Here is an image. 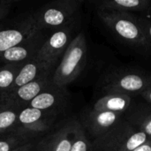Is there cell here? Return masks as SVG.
Wrapping results in <instances>:
<instances>
[{
    "mask_svg": "<svg viewBox=\"0 0 151 151\" xmlns=\"http://www.w3.org/2000/svg\"><path fill=\"white\" fill-rule=\"evenodd\" d=\"M34 151H45V149H44V146L41 140H39L35 145V150Z\"/></svg>",
    "mask_w": 151,
    "mask_h": 151,
    "instance_id": "cell-27",
    "label": "cell"
},
{
    "mask_svg": "<svg viewBox=\"0 0 151 151\" xmlns=\"http://www.w3.org/2000/svg\"><path fill=\"white\" fill-rule=\"evenodd\" d=\"M128 119L127 115L93 109L83 113L79 120L92 142L101 140L113 133Z\"/></svg>",
    "mask_w": 151,
    "mask_h": 151,
    "instance_id": "cell-6",
    "label": "cell"
},
{
    "mask_svg": "<svg viewBox=\"0 0 151 151\" xmlns=\"http://www.w3.org/2000/svg\"><path fill=\"white\" fill-rule=\"evenodd\" d=\"M37 140L36 141H34V142H31L29 143H27L25 145H22L17 149H15L14 150L12 151H34L35 150V145L37 143Z\"/></svg>",
    "mask_w": 151,
    "mask_h": 151,
    "instance_id": "cell-24",
    "label": "cell"
},
{
    "mask_svg": "<svg viewBox=\"0 0 151 151\" xmlns=\"http://www.w3.org/2000/svg\"><path fill=\"white\" fill-rule=\"evenodd\" d=\"M19 111L18 108L0 105V138L15 133Z\"/></svg>",
    "mask_w": 151,
    "mask_h": 151,
    "instance_id": "cell-18",
    "label": "cell"
},
{
    "mask_svg": "<svg viewBox=\"0 0 151 151\" xmlns=\"http://www.w3.org/2000/svg\"><path fill=\"white\" fill-rule=\"evenodd\" d=\"M54 71H55L54 69L48 67L47 65H45L44 64L37 60L35 58L22 65L13 84L12 85V87L9 88V90L6 93L12 92L17 89L18 88L23 85H26L47 73H54Z\"/></svg>",
    "mask_w": 151,
    "mask_h": 151,
    "instance_id": "cell-15",
    "label": "cell"
},
{
    "mask_svg": "<svg viewBox=\"0 0 151 151\" xmlns=\"http://www.w3.org/2000/svg\"><path fill=\"white\" fill-rule=\"evenodd\" d=\"M151 86V73L137 68H117L105 73L99 88L105 95L120 94L132 97L142 96Z\"/></svg>",
    "mask_w": 151,
    "mask_h": 151,
    "instance_id": "cell-2",
    "label": "cell"
},
{
    "mask_svg": "<svg viewBox=\"0 0 151 151\" xmlns=\"http://www.w3.org/2000/svg\"><path fill=\"white\" fill-rule=\"evenodd\" d=\"M141 96L143 97V99L147 102L148 104H150L151 105V86L146 90V91H144V92L142 94Z\"/></svg>",
    "mask_w": 151,
    "mask_h": 151,
    "instance_id": "cell-26",
    "label": "cell"
},
{
    "mask_svg": "<svg viewBox=\"0 0 151 151\" xmlns=\"http://www.w3.org/2000/svg\"><path fill=\"white\" fill-rule=\"evenodd\" d=\"M23 64L0 65V96L5 94L13 84Z\"/></svg>",
    "mask_w": 151,
    "mask_h": 151,
    "instance_id": "cell-19",
    "label": "cell"
},
{
    "mask_svg": "<svg viewBox=\"0 0 151 151\" xmlns=\"http://www.w3.org/2000/svg\"><path fill=\"white\" fill-rule=\"evenodd\" d=\"M130 122L134 125L137 129L144 133L151 139V105L140 106L136 105L134 110L127 115Z\"/></svg>",
    "mask_w": 151,
    "mask_h": 151,
    "instance_id": "cell-17",
    "label": "cell"
},
{
    "mask_svg": "<svg viewBox=\"0 0 151 151\" xmlns=\"http://www.w3.org/2000/svg\"><path fill=\"white\" fill-rule=\"evenodd\" d=\"M96 14L103 24L127 45L144 50L151 48L136 15L115 11H96Z\"/></svg>",
    "mask_w": 151,
    "mask_h": 151,
    "instance_id": "cell-3",
    "label": "cell"
},
{
    "mask_svg": "<svg viewBox=\"0 0 151 151\" xmlns=\"http://www.w3.org/2000/svg\"><path fill=\"white\" fill-rule=\"evenodd\" d=\"M149 140L144 133L127 119L111 134L92 142L95 151H132Z\"/></svg>",
    "mask_w": 151,
    "mask_h": 151,
    "instance_id": "cell-5",
    "label": "cell"
},
{
    "mask_svg": "<svg viewBox=\"0 0 151 151\" xmlns=\"http://www.w3.org/2000/svg\"><path fill=\"white\" fill-rule=\"evenodd\" d=\"M57 117L55 113L27 106L19 111L15 133L36 138L51 129Z\"/></svg>",
    "mask_w": 151,
    "mask_h": 151,
    "instance_id": "cell-8",
    "label": "cell"
},
{
    "mask_svg": "<svg viewBox=\"0 0 151 151\" xmlns=\"http://www.w3.org/2000/svg\"><path fill=\"white\" fill-rule=\"evenodd\" d=\"M96 11H115L120 12H147L151 0H104L95 3Z\"/></svg>",
    "mask_w": 151,
    "mask_h": 151,
    "instance_id": "cell-16",
    "label": "cell"
},
{
    "mask_svg": "<svg viewBox=\"0 0 151 151\" xmlns=\"http://www.w3.org/2000/svg\"><path fill=\"white\" fill-rule=\"evenodd\" d=\"M36 141L35 137L13 133L0 138V151H12L15 149Z\"/></svg>",
    "mask_w": 151,
    "mask_h": 151,
    "instance_id": "cell-20",
    "label": "cell"
},
{
    "mask_svg": "<svg viewBox=\"0 0 151 151\" xmlns=\"http://www.w3.org/2000/svg\"><path fill=\"white\" fill-rule=\"evenodd\" d=\"M80 0H56L45 4L30 14L41 31H56L79 22L81 9Z\"/></svg>",
    "mask_w": 151,
    "mask_h": 151,
    "instance_id": "cell-1",
    "label": "cell"
},
{
    "mask_svg": "<svg viewBox=\"0 0 151 151\" xmlns=\"http://www.w3.org/2000/svg\"><path fill=\"white\" fill-rule=\"evenodd\" d=\"M68 100L69 94L66 88H59L53 85L39 94L27 106L58 115L66 107Z\"/></svg>",
    "mask_w": 151,
    "mask_h": 151,
    "instance_id": "cell-12",
    "label": "cell"
},
{
    "mask_svg": "<svg viewBox=\"0 0 151 151\" xmlns=\"http://www.w3.org/2000/svg\"><path fill=\"white\" fill-rule=\"evenodd\" d=\"M132 151H151V139L146 142L144 144L139 146L138 148L133 150Z\"/></svg>",
    "mask_w": 151,
    "mask_h": 151,
    "instance_id": "cell-25",
    "label": "cell"
},
{
    "mask_svg": "<svg viewBox=\"0 0 151 151\" xmlns=\"http://www.w3.org/2000/svg\"><path fill=\"white\" fill-rule=\"evenodd\" d=\"M52 77L53 73H47L36 80L3 95L0 97V105L18 109L27 107L39 94L54 85Z\"/></svg>",
    "mask_w": 151,
    "mask_h": 151,
    "instance_id": "cell-9",
    "label": "cell"
},
{
    "mask_svg": "<svg viewBox=\"0 0 151 151\" xmlns=\"http://www.w3.org/2000/svg\"><path fill=\"white\" fill-rule=\"evenodd\" d=\"M147 12H148V13H150V15L151 16V5H150V7L149 8V10L147 11Z\"/></svg>",
    "mask_w": 151,
    "mask_h": 151,
    "instance_id": "cell-28",
    "label": "cell"
},
{
    "mask_svg": "<svg viewBox=\"0 0 151 151\" xmlns=\"http://www.w3.org/2000/svg\"><path fill=\"white\" fill-rule=\"evenodd\" d=\"M48 35L40 31L35 36L0 54V65L7 64H25L36 58Z\"/></svg>",
    "mask_w": 151,
    "mask_h": 151,
    "instance_id": "cell-10",
    "label": "cell"
},
{
    "mask_svg": "<svg viewBox=\"0 0 151 151\" xmlns=\"http://www.w3.org/2000/svg\"><path fill=\"white\" fill-rule=\"evenodd\" d=\"M78 119H70L61 124L54 132L41 139L45 151H70L75 135Z\"/></svg>",
    "mask_w": 151,
    "mask_h": 151,
    "instance_id": "cell-13",
    "label": "cell"
},
{
    "mask_svg": "<svg viewBox=\"0 0 151 151\" xmlns=\"http://www.w3.org/2000/svg\"><path fill=\"white\" fill-rule=\"evenodd\" d=\"M135 106L134 97L127 95L111 94L100 97L92 109L98 111H111L128 115Z\"/></svg>",
    "mask_w": 151,
    "mask_h": 151,
    "instance_id": "cell-14",
    "label": "cell"
},
{
    "mask_svg": "<svg viewBox=\"0 0 151 151\" xmlns=\"http://www.w3.org/2000/svg\"><path fill=\"white\" fill-rule=\"evenodd\" d=\"M14 3L13 0H0V20L9 13Z\"/></svg>",
    "mask_w": 151,
    "mask_h": 151,
    "instance_id": "cell-23",
    "label": "cell"
},
{
    "mask_svg": "<svg viewBox=\"0 0 151 151\" xmlns=\"http://www.w3.org/2000/svg\"><path fill=\"white\" fill-rule=\"evenodd\" d=\"M138 21L144 32V35L151 47V19L143 18L142 16H137Z\"/></svg>",
    "mask_w": 151,
    "mask_h": 151,
    "instance_id": "cell-22",
    "label": "cell"
},
{
    "mask_svg": "<svg viewBox=\"0 0 151 151\" xmlns=\"http://www.w3.org/2000/svg\"><path fill=\"white\" fill-rule=\"evenodd\" d=\"M40 31L33 22L30 14L19 23L0 29V54L35 36Z\"/></svg>",
    "mask_w": 151,
    "mask_h": 151,
    "instance_id": "cell-11",
    "label": "cell"
},
{
    "mask_svg": "<svg viewBox=\"0 0 151 151\" xmlns=\"http://www.w3.org/2000/svg\"><path fill=\"white\" fill-rule=\"evenodd\" d=\"M70 151H95L91 139L79 120L76 126L74 140Z\"/></svg>",
    "mask_w": 151,
    "mask_h": 151,
    "instance_id": "cell-21",
    "label": "cell"
},
{
    "mask_svg": "<svg viewBox=\"0 0 151 151\" xmlns=\"http://www.w3.org/2000/svg\"><path fill=\"white\" fill-rule=\"evenodd\" d=\"M77 24L56 30L48 35L36 59L51 69H56L71 42L77 35Z\"/></svg>",
    "mask_w": 151,
    "mask_h": 151,
    "instance_id": "cell-7",
    "label": "cell"
},
{
    "mask_svg": "<svg viewBox=\"0 0 151 151\" xmlns=\"http://www.w3.org/2000/svg\"><path fill=\"white\" fill-rule=\"evenodd\" d=\"M88 47L86 35L80 32L71 42L53 73L52 81L59 88H66L82 73L88 60Z\"/></svg>",
    "mask_w": 151,
    "mask_h": 151,
    "instance_id": "cell-4",
    "label": "cell"
}]
</instances>
